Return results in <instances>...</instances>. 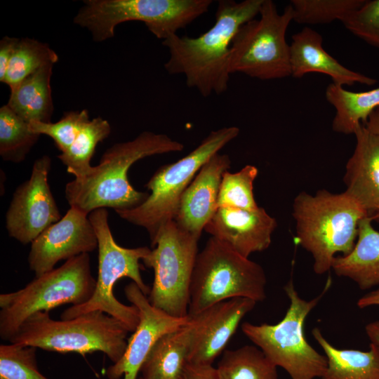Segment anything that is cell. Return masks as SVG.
Wrapping results in <instances>:
<instances>
[{
  "label": "cell",
  "mask_w": 379,
  "mask_h": 379,
  "mask_svg": "<svg viewBox=\"0 0 379 379\" xmlns=\"http://www.w3.org/2000/svg\"><path fill=\"white\" fill-rule=\"evenodd\" d=\"M95 230L98 248V273L91 298L80 305H72L61 314L69 319L93 311H102L121 321L133 332L139 321L137 308L119 302L114 295V286L122 277H128L147 295L150 288L144 282L140 261L150 252L147 246L124 248L114 239L108 223L106 208H98L88 215Z\"/></svg>",
  "instance_id": "8"
},
{
  "label": "cell",
  "mask_w": 379,
  "mask_h": 379,
  "mask_svg": "<svg viewBox=\"0 0 379 379\" xmlns=\"http://www.w3.org/2000/svg\"><path fill=\"white\" fill-rule=\"evenodd\" d=\"M199 239L181 230L175 220L164 224L151 241L152 250L142 260L154 270L147 298L171 316L188 317L190 286Z\"/></svg>",
  "instance_id": "12"
},
{
  "label": "cell",
  "mask_w": 379,
  "mask_h": 379,
  "mask_svg": "<svg viewBox=\"0 0 379 379\" xmlns=\"http://www.w3.org/2000/svg\"><path fill=\"white\" fill-rule=\"evenodd\" d=\"M96 279L92 276L88 253L65 262L35 278L24 288L0 295V337L8 340L31 315L60 305H80L93 295Z\"/></svg>",
  "instance_id": "7"
},
{
  "label": "cell",
  "mask_w": 379,
  "mask_h": 379,
  "mask_svg": "<svg viewBox=\"0 0 379 379\" xmlns=\"http://www.w3.org/2000/svg\"><path fill=\"white\" fill-rule=\"evenodd\" d=\"M257 302L234 298L213 305L189 316L190 342L188 364L212 365L235 333L241 319Z\"/></svg>",
  "instance_id": "16"
},
{
  "label": "cell",
  "mask_w": 379,
  "mask_h": 379,
  "mask_svg": "<svg viewBox=\"0 0 379 379\" xmlns=\"http://www.w3.org/2000/svg\"><path fill=\"white\" fill-rule=\"evenodd\" d=\"M139 379H142L141 377Z\"/></svg>",
  "instance_id": "41"
},
{
  "label": "cell",
  "mask_w": 379,
  "mask_h": 379,
  "mask_svg": "<svg viewBox=\"0 0 379 379\" xmlns=\"http://www.w3.org/2000/svg\"><path fill=\"white\" fill-rule=\"evenodd\" d=\"M354 135L356 145L345 166L344 192L370 216L379 208V135L363 124Z\"/></svg>",
  "instance_id": "19"
},
{
  "label": "cell",
  "mask_w": 379,
  "mask_h": 379,
  "mask_svg": "<svg viewBox=\"0 0 379 379\" xmlns=\"http://www.w3.org/2000/svg\"><path fill=\"white\" fill-rule=\"evenodd\" d=\"M127 300L138 312L139 321L128 340L122 357L107 368L109 379H137L142 364L157 340L164 334L186 324L189 317L178 318L154 307L133 281L124 288Z\"/></svg>",
  "instance_id": "15"
},
{
  "label": "cell",
  "mask_w": 379,
  "mask_h": 379,
  "mask_svg": "<svg viewBox=\"0 0 379 379\" xmlns=\"http://www.w3.org/2000/svg\"><path fill=\"white\" fill-rule=\"evenodd\" d=\"M89 120L88 110L83 109L67 112L55 123L31 121L29 124L32 131L51 138L58 149L63 153L72 145Z\"/></svg>",
  "instance_id": "33"
},
{
  "label": "cell",
  "mask_w": 379,
  "mask_h": 379,
  "mask_svg": "<svg viewBox=\"0 0 379 379\" xmlns=\"http://www.w3.org/2000/svg\"><path fill=\"white\" fill-rule=\"evenodd\" d=\"M267 278L258 263L211 237L198 253L190 286L188 316L234 298L261 302Z\"/></svg>",
  "instance_id": "6"
},
{
  "label": "cell",
  "mask_w": 379,
  "mask_h": 379,
  "mask_svg": "<svg viewBox=\"0 0 379 379\" xmlns=\"http://www.w3.org/2000/svg\"><path fill=\"white\" fill-rule=\"evenodd\" d=\"M277 225L276 219L261 207L254 210L219 207L204 230L248 258L269 248Z\"/></svg>",
  "instance_id": "17"
},
{
  "label": "cell",
  "mask_w": 379,
  "mask_h": 379,
  "mask_svg": "<svg viewBox=\"0 0 379 379\" xmlns=\"http://www.w3.org/2000/svg\"><path fill=\"white\" fill-rule=\"evenodd\" d=\"M74 18L95 41L114 36L115 27L142 22L157 39L166 40L207 13L211 0H86Z\"/></svg>",
  "instance_id": "9"
},
{
  "label": "cell",
  "mask_w": 379,
  "mask_h": 379,
  "mask_svg": "<svg viewBox=\"0 0 379 379\" xmlns=\"http://www.w3.org/2000/svg\"><path fill=\"white\" fill-rule=\"evenodd\" d=\"M53 65L31 74L11 90L8 105L27 122H51L53 112L51 78Z\"/></svg>",
  "instance_id": "24"
},
{
  "label": "cell",
  "mask_w": 379,
  "mask_h": 379,
  "mask_svg": "<svg viewBox=\"0 0 379 379\" xmlns=\"http://www.w3.org/2000/svg\"><path fill=\"white\" fill-rule=\"evenodd\" d=\"M365 0H292L293 21L305 25L343 22Z\"/></svg>",
  "instance_id": "30"
},
{
  "label": "cell",
  "mask_w": 379,
  "mask_h": 379,
  "mask_svg": "<svg viewBox=\"0 0 379 379\" xmlns=\"http://www.w3.org/2000/svg\"><path fill=\"white\" fill-rule=\"evenodd\" d=\"M372 221H376L379 223V208L370 215Z\"/></svg>",
  "instance_id": "40"
},
{
  "label": "cell",
  "mask_w": 379,
  "mask_h": 379,
  "mask_svg": "<svg viewBox=\"0 0 379 379\" xmlns=\"http://www.w3.org/2000/svg\"><path fill=\"white\" fill-rule=\"evenodd\" d=\"M372 222L369 215L360 220L353 249L336 256L332 263L337 276L351 279L361 290L379 286V232Z\"/></svg>",
  "instance_id": "21"
},
{
  "label": "cell",
  "mask_w": 379,
  "mask_h": 379,
  "mask_svg": "<svg viewBox=\"0 0 379 379\" xmlns=\"http://www.w3.org/2000/svg\"><path fill=\"white\" fill-rule=\"evenodd\" d=\"M215 368L219 379H278L277 367L255 345L225 350Z\"/></svg>",
  "instance_id": "26"
},
{
  "label": "cell",
  "mask_w": 379,
  "mask_h": 379,
  "mask_svg": "<svg viewBox=\"0 0 379 379\" xmlns=\"http://www.w3.org/2000/svg\"><path fill=\"white\" fill-rule=\"evenodd\" d=\"M58 60V55L48 44L29 38L19 39L3 83L11 90L41 68L53 65Z\"/></svg>",
  "instance_id": "28"
},
{
  "label": "cell",
  "mask_w": 379,
  "mask_h": 379,
  "mask_svg": "<svg viewBox=\"0 0 379 379\" xmlns=\"http://www.w3.org/2000/svg\"><path fill=\"white\" fill-rule=\"evenodd\" d=\"M260 18L244 24L234 36L230 55V72L260 80L290 77V45L287 29L293 20L291 4L281 13L272 0H264Z\"/></svg>",
  "instance_id": "11"
},
{
  "label": "cell",
  "mask_w": 379,
  "mask_h": 379,
  "mask_svg": "<svg viewBox=\"0 0 379 379\" xmlns=\"http://www.w3.org/2000/svg\"><path fill=\"white\" fill-rule=\"evenodd\" d=\"M189 317V316H188ZM190 324L164 334L153 346L140 368L142 379H181L188 364Z\"/></svg>",
  "instance_id": "22"
},
{
  "label": "cell",
  "mask_w": 379,
  "mask_h": 379,
  "mask_svg": "<svg viewBox=\"0 0 379 379\" xmlns=\"http://www.w3.org/2000/svg\"><path fill=\"white\" fill-rule=\"evenodd\" d=\"M110 132L111 126L107 120L101 117L89 120L69 149L58 156L66 166L67 173L77 179L88 175L93 167L90 161L96 146L106 139Z\"/></svg>",
  "instance_id": "27"
},
{
  "label": "cell",
  "mask_w": 379,
  "mask_h": 379,
  "mask_svg": "<svg viewBox=\"0 0 379 379\" xmlns=\"http://www.w3.org/2000/svg\"><path fill=\"white\" fill-rule=\"evenodd\" d=\"M365 332L370 343L379 349V320L369 322L365 326Z\"/></svg>",
  "instance_id": "38"
},
{
  "label": "cell",
  "mask_w": 379,
  "mask_h": 379,
  "mask_svg": "<svg viewBox=\"0 0 379 379\" xmlns=\"http://www.w3.org/2000/svg\"><path fill=\"white\" fill-rule=\"evenodd\" d=\"M51 166L47 155L35 160L29 178L16 188L7 210L8 233L23 244H31L62 218L48 184Z\"/></svg>",
  "instance_id": "13"
},
{
  "label": "cell",
  "mask_w": 379,
  "mask_h": 379,
  "mask_svg": "<svg viewBox=\"0 0 379 379\" xmlns=\"http://www.w3.org/2000/svg\"><path fill=\"white\" fill-rule=\"evenodd\" d=\"M239 133V128L236 126L212 131L186 156L162 166L154 173L146 184L151 193L145 201L133 208L116 213L122 219L146 229L152 241L160 227L175 219L181 197L194 175Z\"/></svg>",
  "instance_id": "10"
},
{
  "label": "cell",
  "mask_w": 379,
  "mask_h": 379,
  "mask_svg": "<svg viewBox=\"0 0 379 379\" xmlns=\"http://www.w3.org/2000/svg\"><path fill=\"white\" fill-rule=\"evenodd\" d=\"M293 217L295 241L313 258L318 275L332 268L336 253L345 255L353 249L360 220L369 215L345 192L332 193L324 189L314 195L301 192L294 199Z\"/></svg>",
  "instance_id": "3"
},
{
  "label": "cell",
  "mask_w": 379,
  "mask_h": 379,
  "mask_svg": "<svg viewBox=\"0 0 379 379\" xmlns=\"http://www.w3.org/2000/svg\"><path fill=\"white\" fill-rule=\"evenodd\" d=\"M342 22L352 34L379 49V0H365Z\"/></svg>",
  "instance_id": "34"
},
{
  "label": "cell",
  "mask_w": 379,
  "mask_h": 379,
  "mask_svg": "<svg viewBox=\"0 0 379 379\" xmlns=\"http://www.w3.org/2000/svg\"><path fill=\"white\" fill-rule=\"evenodd\" d=\"M181 379H219L216 368L212 365L187 364Z\"/></svg>",
  "instance_id": "36"
},
{
  "label": "cell",
  "mask_w": 379,
  "mask_h": 379,
  "mask_svg": "<svg viewBox=\"0 0 379 379\" xmlns=\"http://www.w3.org/2000/svg\"><path fill=\"white\" fill-rule=\"evenodd\" d=\"M36 348L11 343L0 345V379H48L40 373Z\"/></svg>",
  "instance_id": "32"
},
{
  "label": "cell",
  "mask_w": 379,
  "mask_h": 379,
  "mask_svg": "<svg viewBox=\"0 0 379 379\" xmlns=\"http://www.w3.org/2000/svg\"><path fill=\"white\" fill-rule=\"evenodd\" d=\"M98 248V239L88 215L70 207L60 220L43 231L32 243L29 269L39 277L67 260Z\"/></svg>",
  "instance_id": "14"
},
{
  "label": "cell",
  "mask_w": 379,
  "mask_h": 379,
  "mask_svg": "<svg viewBox=\"0 0 379 379\" xmlns=\"http://www.w3.org/2000/svg\"><path fill=\"white\" fill-rule=\"evenodd\" d=\"M39 136L8 105L0 108V155L4 161L20 163L25 160Z\"/></svg>",
  "instance_id": "29"
},
{
  "label": "cell",
  "mask_w": 379,
  "mask_h": 379,
  "mask_svg": "<svg viewBox=\"0 0 379 379\" xmlns=\"http://www.w3.org/2000/svg\"><path fill=\"white\" fill-rule=\"evenodd\" d=\"M264 0H220L212 27L197 37L175 34L162 41L169 58L170 74H183L186 84L204 97L220 95L228 88L232 39L239 29L259 14Z\"/></svg>",
  "instance_id": "1"
},
{
  "label": "cell",
  "mask_w": 379,
  "mask_h": 379,
  "mask_svg": "<svg viewBox=\"0 0 379 379\" xmlns=\"http://www.w3.org/2000/svg\"><path fill=\"white\" fill-rule=\"evenodd\" d=\"M258 169L246 165L237 173L225 171L219 188L218 206L254 210L257 205L253 196V182Z\"/></svg>",
  "instance_id": "31"
},
{
  "label": "cell",
  "mask_w": 379,
  "mask_h": 379,
  "mask_svg": "<svg viewBox=\"0 0 379 379\" xmlns=\"http://www.w3.org/2000/svg\"><path fill=\"white\" fill-rule=\"evenodd\" d=\"M230 164L228 154L217 153L199 171L183 192L174 219L181 230L200 238L206 225L218 208L222 176Z\"/></svg>",
  "instance_id": "18"
},
{
  "label": "cell",
  "mask_w": 379,
  "mask_h": 379,
  "mask_svg": "<svg viewBox=\"0 0 379 379\" xmlns=\"http://www.w3.org/2000/svg\"><path fill=\"white\" fill-rule=\"evenodd\" d=\"M322 42L321 34L309 27L293 35L290 44L291 77L301 78L306 74L321 73L328 76L333 84L342 86L377 83L375 79L345 67L324 49Z\"/></svg>",
  "instance_id": "20"
},
{
  "label": "cell",
  "mask_w": 379,
  "mask_h": 379,
  "mask_svg": "<svg viewBox=\"0 0 379 379\" xmlns=\"http://www.w3.org/2000/svg\"><path fill=\"white\" fill-rule=\"evenodd\" d=\"M128 332L121 321L99 310L60 320L51 319L48 312H39L8 342L60 353L101 352L114 364L126 351Z\"/></svg>",
  "instance_id": "4"
},
{
  "label": "cell",
  "mask_w": 379,
  "mask_h": 379,
  "mask_svg": "<svg viewBox=\"0 0 379 379\" xmlns=\"http://www.w3.org/2000/svg\"><path fill=\"white\" fill-rule=\"evenodd\" d=\"M183 149L182 143L166 134L143 131L132 140L113 145L88 175L67 183L65 198L70 207L88 215L98 208H112L115 211L133 208L149 194L131 185L128 179L131 166L143 158Z\"/></svg>",
  "instance_id": "2"
},
{
  "label": "cell",
  "mask_w": 379,
  "mask_h": 379,
  "mask_svg": "<svg viewBox=\"0 0 379 379\" xmlns=\"http://www.w3.org/2000/svg\"><path fill=\"white\" fill-rule=\"evenodd\" d=\"M312 334L327 359L321 379H379V349L374 345L370 343L368 351L338 349L319 328H314Z\"/></svg>",
  "instance_id": "23"
},
{
  "label": "cell",
  "mask_w": 379,
  "mask_h": 379,
  "mask_svg": "<svg viewBox=\"0 0 379 379\" xmlns=\"http://www.w3.org/2000/svg\"><path fill=\"white\" fill-rule=\"evenodd\" d=\"M357 306L361 308H366L372 306H379V286L363 296L357 302Z\"/></svg>",
  "instance_id": "37"
},
{
  "label": "cell",
  "mask_w": 379,
  "mask_h": 379,
  "mask_svg": "<svg viewBox=\"0 0 379 379\" xmlns=\"http://www.w3.org/2000/svg\"><path fill=\"white\" fill-rule=\"evenodd\" d=\"M331 286L328 279L317 297L306 300L295 290L293 279L284 286L290 304L283 319L275 324L244 322V334L260 348L277 366L286 371L291 379L321 378L327 367V359L306 340L304 326L310 312L319 304Z\"/></svg>",
  "instance_id": "5"
},
{
  "label": "cell",
  "mask_w": 379,
  "mask_h": 379,
  "mask_svg": "<svg viewBox=\"0 0 379 379\" xmlns=\"http://www.w3.org/2000/svg\"><path fill=\"white\" fill-rule=\"evenodd\" d=\"M325 95L335 110L332 128L338 133L354 134L379 107V88L354 92L331 83L327 86Z\"/></svg>",
  "instance_id": "25"
},
{
  "label": "cell",
  "mask_w": 379,
  "mask_h": 379,
  "mask_svg": "<svg viewBox=\"0 0 379 379\" xmlns=\"http://www.w3.org/2000/svg\"><path fill=\"white\" fill-rule=\"evenodd\" d=\"M19 39L4 36L0 41V81L3 82Z\"/></svg>",
  "instance_id": "35"
},
{
  "label": "cell",
  "mask_w": 379,
  "mask_h": 379,
  "mask_svg": "<svg viewBox=\"0 0 379 379\" xmlns=\"http://www.w3.org/2000/svg\"><path fill=\"white\" fill-rule=\"evenodd\" d=\"M364 126L371 132L379 135V107L370 114Z\"/></svg>",
  "instance_id": "39"
}]
</instances>
